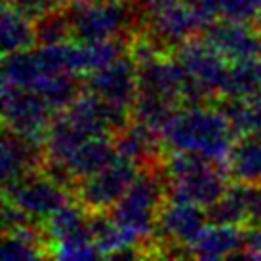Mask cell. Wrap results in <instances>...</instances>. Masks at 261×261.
Segmentation results:
<instances>
[{
	"mask_svg": "<svg viewBox=\"0 0 261 261\" xmlns=\"http://www.w3.org/2000/svg\"><path fill=\"white\" fill-rule=\"evenodd\" d=\"M237 132L216 103L183 105L162 130L170 151H193L212 162L223 164L231 152Z\"/></svg>",
	"mask_w": 261,
	"mask_h": 261,
	"instance_id": "cell-1",
	"label": "cell"
},
{
	"mask_svg": "<svg viewBox=\"0 0 261 261\" xmlns=\"http://www.w3.org/2000/svg\"><path fill=\"white\" fill-rule=\"evenodd\" d=\"M73 40L130 38L141 29L143 15L136 0H84L65 6Z\"/></svg>",
	"mask_w": 261,
	"mask_h": 261,
	"instance_id": "cell-2",
	"label": "cell"
},
{
	"mask_svg": "<svg viewBox=\"0 0 261 261\" xmlns=\"http://www.w3.org/2000/svg\"><path fill=\"white\" fill-rule=\"evenodd\" d=\"M166 202V175L159 170H139L126 195L109 210L111 218L136 234L138 239H152L156 232V219Z\"/></svg>",
	"mask_w": 261,
	"mask_h": 261,
	"instance_id": "cell-3",
	"label": "cell"
},
{
	"mask_svg": "<svg viewBox=\"0 0 261 261\" xmlns=\"http://www.w3.org/2000/svg\"><path fill=\"white\" fill-rule=\"evenodd\" d=\"M174 58L187 76V101L216 103L223 95L227 79V59L206 38L193 37L174 50Z\"/></svg>",
	"mask_w": 261,
	"mask_h": 261,
	"instance_id": "cell-4",
	"label": "cell"
},
{
	"mask_svg": "<svg viewBox=\"0 0 261 261\" xmlns=\"http://www.w3.org/2000/svg\"><path fill=\"white\" fill-rule=\"evenodd\" d=\"M51 257L56 259H92L101 257L90 229V212L76 200L67 202L46 219Z\"/></svg>",
	"mask_w": 261,
	"mask_h": 261,
	"instance_id": "cell-5",
	"label": "cell"
},
{
	"mask_svg": "<svg viewBox=\"0 0 261 261\" xmlns=\"http://www.w3.org/2000/svg\"><path fill=\"white\" fill-rule=\"evenodd\" d=\"M141 29L162 50H174L189 38L202 33L195 14L183 0H141Z\"/></svg>",
	"mask_w": 261,
	"mask_h": 261,
	"instance_id": "cell-6",
	"label": "cell"
},
{
	"mask_svg": "<svg viewBox=\"0 0 261 261\" xmlns=\"http://www.w3.org/2000/svg\"><path fill=\"white\" fill-rule=\"evenodd\" d=\"M54 115L56 111L35 90L2 82V122L6 130L44 145Z\"/></svg>",
	"mask_w": 261,
	"mask_h": 261,
	"instance_id": "cell-7",
	"label": "cell"
},
{
	"mask_svg": "<svg viewBox=\"0 0 261 261\" xmlns=\"http://www.w3.org/2000/svg\"><path fill=\"white\" fill-rule=\"evenodd\" d=\"M208 227L206 208L193 202L168 200L156 219L154 237L160 242V257H179Z\"/></svg>",
	"mask_w": 261,
	"mask_h": 261,
	"instance_id": "cell-8",
	"label": "cell"
},
{
	"mask_svg": "<svg viewBox=\"0 0 261 261\" xmlns=\"http://www.w3.org/2000/svg\"><path fill=\"white\" fill-rule=\"evenodd\" d=\"M139 168L130 160L116 156L111 164L99 172L76 181L73 189V198L82 204L90 214L109 212L130 189L138 177Z\"/></svg>",
	"mask_w": 261,
	"mask_h": 261,
	"instance_id": "cell-9",
	"label": "cell"
},
{
	"mask_svg": "<svg viewBox=\"0 0 261 261\" xmlns=\"http://www.w3.org/2000/svg\"><path fill=\"white\" fill-rule=\"evenodd\" d=\"M4 200L15 204L35 219L46 221L54 212L73 200V193L40 170L4 189Z\"/></svg>",
	"mask_w": 261,
	"mask_h": 261,
	"instance_id": "cell-10",
	"label": "cell"
},
{
	"mask_svg": "<svg viewBox=\"0 0 261 261\" xmlns=\"http://www.w3.org/2000/svg\"><path fill=\"white\" fill-rule=\"evenodd\" d=\"M231 175L223 164L208 162L181 177L166 179V198L177 202H193L202 208H210L229 189Z\"/></svg>",
	"mask_w": 261,
	"mask_h": 261,
	"instance_id": "cell-11",
	"label": "cell"
},
{
	"mask_svg": "<svg viewBox=\"0 0 261 261\" xmlns=\"http://www.w3.org/2000/svg\"><path fill=\"white\" fill-rule=\"evenodd\" d=\"M84 88L94 92L95 95H99L107 103L134 107V101L139 92L136 59L132 58V54L128 51L107 67L86 74Z\"/></svg>",
	"mask_w": 261,
	"mask_h": 261,
	"instance_id": "cell-12",
	"label": "cell"
},
{
	"mask_svg": "<svg viewBox=\"0 0 261 261\" xmlns=\"http://www.w3.org/2000/svg\"><path fill=\"white\" fill-rule=\"evenodd\" d=\"M113 145L118 156L134 162L139 170H159L166 156L162 136L136 118L113 136Z\"/></svg>",
	"mask_w": 261,
	"mask_h": 261,
	"instance_id": "cell-13",
	"label": "cell"
},
{
	"mask_svg": "<svg viewBox=\"0 0 261 261\" xmlns=\"http://www.w3.org/2000/svg\"><path fill=\"white\" fill-rule=\"evenodd\" d=\"M202 37L227 61L261 58V35L255 25L234 19H216L204 29Z\"/></svg>",
	"mask_w": 261,
	"mask_h": 261,
	"instance_id": "cell-14",
	"label": "cell"
},
{
	"mask_svg": "<svg viewBox=\"0 0 261 261\" xmlns=\"http://www.w3.org/2000/svg\"><path fill=\"white\" fill-rule=\"evenodd\" d=\"M46 162L44 145L4 128L2 139V187L8 189L27 175L40 172Z\"/></svg>",
	"mask_w": 261,
	"mask_h": 261,
	"instance_id": "cell-15",
	"label": "cell"
},
{
	"mask_svg": "<svg viewBox=\"0 0 261 261\" xmlns=\"http://www.w3.org/2000/svg\"><path fill=\"white\" fill-rule=\"evenodd\" d=\"M244 244H246V227L210 223L189 246V254L196 259L246 257Z\"/></svg>",
	"mask_w": 261,
	"mask_h": 261,
	"instance_id": "cell-16",
	"label": "cell"
},
{
	"mask_svg": "<svg viewBox=\"0 0 261 261\" xmlns=\"http://www.w3.org/2000/svg\"><path fill=\"white\" fill-rule=\"evenodd\" d=\"M225 170L232 181L261 185V134L239 136L225 160Z\"/></svg>",
	"mask_w": 261,
	"mask_h": 261,
	"instance_id": "cell-17",
	"label": "cell"
},
{
	"mask_svg": "<svg viewBox=\"0 0 261 261\" xmlns=\"http://www.w3.org/2000/svg\"><path fill=\"white\" fill-rule=\"evenodd\" d=\"M116 156L118 154H116L115 145H113V138H109V136H99V138L86 139L61 164L67 168V172L71 174V177L74 179V185H76V181L95 174V172H99L101 168L111 164Z\"/></svg>",
	"mask_w": 261,
	"mask_h": 261,
	"instance_id": "cell-18",
	"label": "cell"
},
{
	"mask_svg": "<svg viewBox=\"0 0 261 261\" xmlns=\"http://www.w3.org/2000/svg\"><path fill=\"white\" fill-rule=\"evenodd\" d=\"M250 200H252V185L234 181L223 193L216 204L206 208L208 223L216 225H242L250 223Z\"/></svg>",
	"mask_w": 261,
	"mask_h": 261,
	"instance_id": "cell-19",
	"label": "cell"
},
{
	"mask_svg": "<svg viewBox=\"0 0 261 261\" xmlns=\"http://www.w3.org/2000/svg\"><path fill=\"white\" fill-rule=\"evenodd\" d=\"M33 90L40 94V97L56 113H59V111L67 109L84 92V80L76 73L59 71V73L48 74V76L40 79Z\"/></svg>",
	"mask_w": 261,
	"mask_h": 261,
	"instance_id": "cell-20",
	"label": "cell"
},
{
	"mask_svg": "<svg viewBox=\"0 0 261 261\" xmlns=\"http://www.w3.org/2000/svg\"><path fill=\"white\" fill-rule=\"evenodd\" d=\"M33 46H37L33 21L10 4L2 2V51L4 56L14 54V51L29 50Z\"/></svg>",
	"mask_w": 261,
	"mask_h": 261,
	"instance_id": "cell-21",
	"label": "cell"
},
{
	"mask_svg": "<svg viewBox=\"0 0 261 261\" xmlns=\"http://www.w3.org/2000/svg\"><path fill=\"white\" fill-rule=\"evenodd\" d=\"M261 88V58L229 61L221 97H250Z\"/></svg>",
	"mask_w": 261,
	"mask_h": 261,
	"instance_id": "cell-22",
	"label": "cell"
},
{
	"mask_svg": "<svg viewBox=\"0 0 261 261\" xmlns=\"http://www.w3.org/2000/svg\"><path fill=\"white\" fill-rule=\"evenodd\" d=\"M33 25H35L37 46H51V44H63L73 40L65 6H58L46 12L38 19H35Z\"/></svg>",
	"mask_w": 261,
	"mask_h": 261,
	"instance_id": "cell-23",
	"label": "cell"
},
{
	"mask_svg": "<svg viewBox=\"0 0 261 261\" xmlns=\"http://www.w3.org/2000/svg\"><path fill=\"white\" fill-rule=\"evenodd\" d=\"M218 14L223 19L254 21L261 10V0H216Z\"/></svg>",
	"mask_w": 261,
	"mask_h": 261,
	"instance_id": "cell-24",
	"label": "cell"
},
{
	"mask_svg": "<svg viewBox=\"0 0 261 261\" xmlns=\"http://www.w3.org/2000/svg\"><path fill=\"white\" fill-rule=\"evenodd\" d=\"M4 2L15 8L17 12H21L25 17H29L31 21H35L46 12L59 6L56 0H4Z\"/></svg>",
	"mask_w": 261,
	"mask_h": 261,
	"instance_id": "cell-25",
	"label": "cell"
},
{
	"mask_svg": "<svg viewBox=\"0 0 261 261\" xmlns=\"http://www.w3.org/2000/svg\"><path fill=\"white\" fill-rule=\"evenodd\" d=\"M189 6V10L195 14V17L198 19L202 31L212 25V23L219 19L218 6H216V0H183Z\"/></svg>",
	"mask_w": 261,
	"mask_h": 261,
	"instance_id": "cell-26",
	"label": "cell"
},
{
	"mask_svg": "<svg viewBox=\"0 0 261 261\" xmlns=\"http://www.w3.org/2000/svg\"><path fill=\"white\" fill-rule=\"evenodd\" d=\"M244 254L246 257L261 259V225H248L246 227Z\"/></svg>",
	"mask_w": 261,
	"mask_h": 261,
	"instance_id": "cell-27",
	"label": "cell"
},
{
	"mask_svg": "<svg viewBox=\"0 0 261 261\" xmlns=\"http://www.w3.org/2000/svg\"><path fill=\"white\" fill-rule=\"evenodd\" d=\"M261 225V185L252 187V200H250V223Z\"/></svg>",
	"mask_w": 261,
	"mask_h": 261,
	"instance_id": "cell-28",
	"label": "cell"
},
{
	"mask_svg": "<svg viewBox=\"0 0 261 261\" xmlns=\"http://www.w3.org/2000/svg\"><path fill=\"white\" fill-rule=\"evenodd\" d=\"M59 6H71V4H76V2H84V0H56Z\"/></svg>",
	"mask_w": 261,
	"mask_h": 261,
	"instance_id": "cell-29",
	"label": "cell"
},
{
	"mask_svg": "<svg viewBox=\"0 0 261 261\" xmlns=\"http://www.w3.org/2000/svg\"><path fill=\"white\" fill-rule=\"evenodd\" d=\"M254 25H255V29L259 31V35H261V10H259V14L255 15V19H254Z\"/></svg>",
	"mask_w": 261,
	"mask_h": 261,
	"instance_id": "cell-30",
	"label": "cell"
}]
</instances>
